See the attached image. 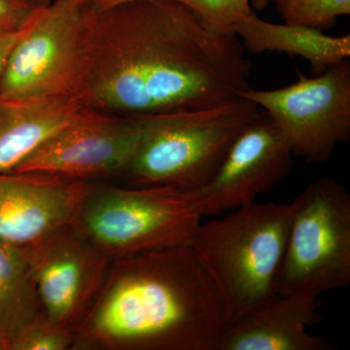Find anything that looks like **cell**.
<instances>
[{
    "mask_svg": "<svg viewBox=\"0 0 350 350\" xmlns=\"http://www.w3.org/2000/svg\"><path fill=\"white\" fill-rule=\"evenodd\" d=\"M87 1L92 8L103 10V9L111 8V7L128 3V2L135 1V0H87Z\"/></svg>",
    "mask_w": 350,
    "mask_h": 350,
    "instance_id": "23",
    "label": "cell"
},
{
    "mask_svg": "<svg viewBox=\"0 0 350 350\" xmlns=\"http://www.w3.org/2000/svg\"><path fill=\"white\" fill-rule=\"evenodd\" d=\"M22 32L23 31L0 34V81L3 77L11 52Z\"/></svg>",
    "mask_w": 350,
    "mask_h": 350,
    "instance_id": "21",
    "label": "cell"
},
{
    "mask_svg": "<svg viewBox=\"0 0 350 350\" xmlns=\"http://www.w3.org/2000/svg\"><path fill=\"white\" fill-rule=\"evenodd\" d=\"M202 217L197 191L90 184L76 227L114 260L189 246Z\"/></svg>",
    "mask_w": 350,
    "mask_h": 350,
    "instance_id": "5",
    "label": "cell"
},
{
    "mask_svg": "<svg viewBox=\"0 0 350 350\" xmlns=\"http://www.w3.org/2000/svg\"><path fill=\"white\" fill-rule=\"evenodd\" d=\"M293 157L284 133L261 113L234 140L213 180L197 191L204 216L255 202L289 174Z\"/></svg>",
    "mask_w": 350,
    "mask_h": 350,
    "instance_id": "11",
    "label": "cell"
},
{
    "mask_svg": "<svg viewBox=\"0 0 350 350\" xmlns=\"http://www.w3.org/2000/svg\"><path fill=\"white\" fill-rule=\"evenodd\" d=\"M298 0H253L252 5L257 10H264L271 2L275 4L280 13L285 12L290 7L293 6Z\"/></svg>",
    "mask_w": 350,
    "mask_h": 350,
    "instance_id": "22",
    "label": "cell"
},
{
    "mask_svg": "<svg viewBox=\"0 0 350 350\" xmlns=\"http://www.w3.org/2000/svg\"><path fill=\"white\" fill-rule=\"evenodd\" d=\"M350 0H298L282 14L287 24L312 29H331L340 16L349 15Z\"/></svg>",
    "mask_w": 350,
    "mask_h": 350,
    "instance_id": "18",
    "label": "cell"
},
{
    "mask_svg": "<svg viewBox=\"0 0 350 350\" xmlns=\"http://www.w3.org/2000/svg\"><path fill=\"white\" fill-rule=\"evenodd\" d=\"M319 297L278 295L232 322L217 350H330L335 345L308 332L322 321Z\"/></svg>",
    "mask_w": 350,
    "mask_h": 350,
    "instance_id": "13",
    "label": "cell"
},
{
    "mask_svg": "<svg viewBox=\"0 0 350 350\" xmlns=\"http://www.w3.org/2000/svg\"><path fill=\"white\" fill-rule=\"evenodd\" d=\"M91 108L75 96L0 98V172H14L41 145Z\"/></svg>",
    "mask_w": 350,
    "mask_h": 350,
    "instance_id": "14",
    "label": "cell"
},
{
    "mask_svg": "<svg viewBox=\"0 0 350 350\" xmlns=\"http://www.w3.org/2000/svg\"><path fill=\"white\" fill-rule=\"evenodd\" d=\"M0 350H10V340L0 333Z\"/></svg>",
    "mask_w": 350,
    "mask_h": 350,
    "instance_id": "24",
    "label": "cell"
},
{
    "mask_svg": "<svg viewBox=\"0 0 350 350\" xmlns=\"http://www.w3.org/2000/svg\"><path fill=\"white\" fill-rule=\"evenodd\" d=\"M200 222L189 244L217 287L229 323L278 296L293 204H260Z\"/></svg>",
    "mask_w": 350,
    "mask_h": 350,
    "instance_id": "3",
    "label": "cell"
},
{
    "mask_svg": "<svg viewBox=\"0 0 350 350\" xmlns=\"http://www.w3.org/2000/svg\"><path fill=\"white\" fill-rule=\"evenodd\" d=\"M232 31L245 51L254 54L269 51L304 57L315 75H322L350 56L349 33L335 38L304 25L273 24L260 19L254 11Z\"/></svg>",
    "mask_w": 350,
    "mask_h": 350,
    "instance_id": "15",
    "label": "cell"
},
{
    "mask_svg": "<svg viewBox=\"0 0 350 350\" xmlns=\"http://www.w3.org/2000/svg\"><path fill=\"white\" fill-rule=\"evenodd\" d=\"M31 1L39 8H43V7L50 5L55 0H31Z\"/></svg>",
    "mask_w": 350,
    "mask_h": 350,
    "instance_id": "25",
    "label": "cell"
},
{
    "mask_svg": "<svg viewBox=\"0 0 350 350\" xmlns=\"http://www.w3.org/2000/svg\"><path fill=\"white\" fill-rule=\"evenodd\" d=\"M90 14L87 0H55L39 9L11 52L0 98H77L86 64Z\"/></svg>",
    "mask_w": 350,
    "mask_h": 350,
    "instance_id": "7",
    "label": "cell"
},
{
    "mask_svg": "<svg viewBox=\"0 0 350 350\" xmlns=\"http://www.w3.org/2000/svg\"><path fill=\"white\" fill-rule=\"evenodd\" d=\"M25 250L44 317L75 332L100 292L111 259L76 225Z\"/></svg>",
    "mask_w": 350,
    "mask_h": 350,
    "instance_id": "9",
    "label": "cell"
},
{
    "mask_svg": "<svg viewBox=\"0 0 350 350\" xmlns=\"http://www.w3.org/2000/svg\"><path fill=\"white\" fill-rule=\"evenodd\" d=\"M142 119L90 109L50 137L14 172L88 181L119 177L130 163Z\"/></svg>",
    "mask_w": 350,
    "mask_h": 350,
    "instance_id": "10",
    "label": "cell"
},
{
    "mask_svg": "<svg viewBox=\"0 0 350 350\" xmlns=\"http://www.w3.org/2000/svg\"><path fill=\"white\" fill-rule=\"evenodd\" d=\"M188 7L200 22L219 34H234V27L245 20L252 8L250 0H174Z\"/></svg>",
    "mask_w": 350,
    "mask_h": 350,
    "instance_id": "17",
    "label": "cell"
},
{
    "mask_svg": "<svg viewBox=\"0 0 350 350\" xmlns=\"http://www.w3.org/2000/svg\"><path fill=\"white\" fill-rule=\"evenodd\" d=\"M241 98L266 110L284 133L294 156L306 162H325L350 137L349 59L312 78L299 75L297 82L280 89L250 88Z\"/></svg>",
    "mask_w": 350,
    "mask_h": 350,
    "instance_id": "8",
    "label": "cell"
},
{
    "mask_svg": "<svg viewBox=\"0 0 350 350\" xmlns=\"http://www.w3.org/2000/svg\"><path fill=\"white\" fill-rule=\"evenodd\" d=\"M75 332L59 328L43 320L11 340L10 350L75 349Z\"/></svg>",
    "mask_w": 350,
    "mask_h": 350,
    "instance_id": "19",
    "label": "cell"
},
{
    "mask_svg": "<svg viewBox=\"0 0 350 350\" xmlns=\"http://www.w3.org/2000/svg\"><path fill=\"white\" fill-rule=\"evenodd\" d=\"M251 70L238 36L211 31L174 0L91 7L77 98L130 118L206 109L241 98Z\"/></svg>",
    "mask_w": 350,
    "mask_h": 350,
    "instance_id": "1",
    "label": "cell"
},
{
    "mask_svg": "<svg viewBox=\"0 0 350 350\" xmlns=\"http://www.w3.org/2000/svg\"><path fill=\"white\" fill-rule=\"evenodd\" d=\"M39 9L31 0H0V34L24 31Z\"/></svg>",
    "mask_w": 350,
    "mask_h": 350,
    "instance_id": "20",
    "label": "cell"
},
{
    "mask_svg": "<svg viewBox=\"0 0 350 350\" xmlns=\"http://www.w3.org/2000/svg\"><path fill=\"white\" fill-rule=\"evenodd\" d=\"M88 181L0 172V241L29 248L76 225Z\"/></svg>",
    "mask_w": 350,
    "mask_h": 350,
    "instance_id": "12",
    "label": "cell"
},
{
    "mask_svg": "<svg viewBox=\"0 0 350 350\" xmlns=\"http://www.w3.org/2000/svg\"><path fill=\"white\" fill-rule=\"evenodd\" d=\"M43 320L27 250L0 241V333L11 342Z\"/></svg>",
    "mask_w": 350,
    "mask_h": 350,
    "instance_id": "16",
    "label": "cell"
},
{
    "mask_svg": "<svg viewBox=\"0 0 350 350\" xmlns=\"http://www.w3.org/2000/svg\"><path fill=\"white\" fill-rule=\"evenodd\" d=\"M230 325L190 246L111 260L75 349L217 350Z\"/></svg>",
    "mask_w": 350,
    "mask_h": 350,
    "instance_id": "2",
    "label": "cell"
},
{
    "mask_svg": "<svg viewBox=\"0 0 350 350\" xmlns=\"http://www.w3.org/2000/svg\"><path fill=\"white\" fill-rule=\"evenodd\" d=\"M278 295L319 297L350 283V195L322 177L292 202Z\"/></svg>",
    "mask_w": 350,
    "mask_h": 350,
    "instance_id": "6",
    "label": "cell"
},
{
    "mask_svg": "<svg viewBox=\"0 0 350 350\" xmlns=\"http://www.w3.org/2000/svg\"><path fill=\"white\" fill-rule=\"evenodd\" d=\"M262 112L238 100L206 108L142 119L133 158L121 175L126 186H167L186 191L206 187L234 140Z\"/></svg>",
    "mask_w": 350,
    "mask_h": 350,
    "instance_id": "4",
    "label": "cell"
}]
</instances>
